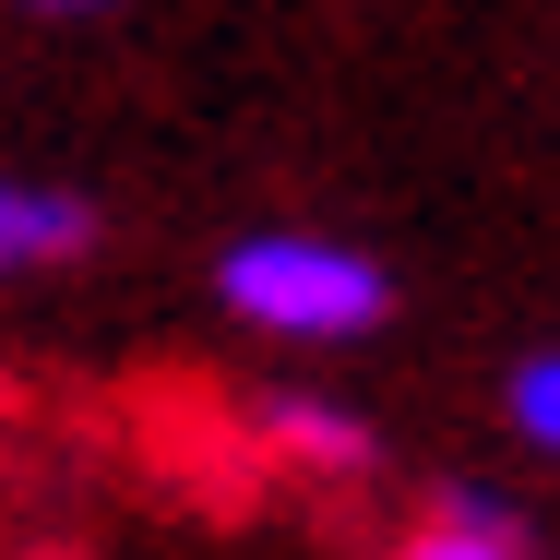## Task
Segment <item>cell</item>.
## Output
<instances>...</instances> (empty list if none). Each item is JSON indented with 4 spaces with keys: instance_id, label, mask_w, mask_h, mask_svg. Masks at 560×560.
Masks as SVG:
<instances>
[{
    "instance_id": "7a4b0ae2",
    "label": "cell",
    "mask_w": 560,
    "mask_h": 560,
    "mask_svg": "<svg viewBox=\"0 0 560 560\" xmlns=\"http://www.w3.org/2000/svg\"><path fill=\"white\" fill-rule=\"evenodd\" d=\"M250 430H262V453H275V465L335 477V489L382 465V430H370L358 406H335V394H262V406H250Z\"/></svg>"
},
{
    "instance_id": "3957f363",
    "label": "cell",
    "mask_w": 560,
    "mask_h": 560,
    "mask_svg": "<svg viewBox=\"0 0 560 560\" xmlns=\"http://www.w3.org/2000/svg\"><path fill=\"white\" fill-rule=\"evenodd\" d=\"M96 250V203L60 179H12L0 167V275H60Z\"/></svg>"
},
{
    "instance_id": "8992f818",
    "label": "cell",
    "mask_w": 560,
    "mask_h": 560,
    "mask_svg": "<svg viewBox=\"0 0 560 560\" xmlns=\"http://www.w3.org/2000/svg\"><path fill=\"white\" fill-rule=\"evenodd\" d=\"M36 12H96V0H36Z\"/></svg>"
},
{
    "instance_id": "6da1fadb",
    "label": "cell",
    "mask_w": 560,
    "mask_h": 560,
    "mask_svg": "<svg viewBox=\"0 0 560 560\" xmlns=\"http://www.w3.org/2000/svg\"><path fill=\"white\" fill-rule=\"evenodd\" d=\"M215 299L250 323V335L346 346V335H370V323L394 311V275H382L370 250H346V238H299V226H275V238H238V250L215 262Z\"/></svg>"
},
{
    "instance_id": "5b68a950",
    "label": "cell",
    "mask_w": 560,
    "mask_h": 560,
    "mask_svg": "<svg viewBox=\"0 0 560 560\" xmlns=\"http://www.w3.org/2000/svg\"><path fill=\"white\" fill-rule=\"evenodd\" d=\"M513 430L560 453V346H549V358H525V370H513Z\"/></svg>"
},
{
    "instance_id": "277c9868",
    "label": "cell",
    "mask_w": 560,
    "mask_h": 560,
    "mask_svg": "<svg viewBox=\"0 0 560 560\" xmlns=\"http://www.w3.org/2000/svg\"><path fill=\"white\" fill-rule=\"evenodd\" d=\"M394 560H537V549H525V513L501 489H442V513L418 537H394Z\"/></svg>"
}]
</instances>
